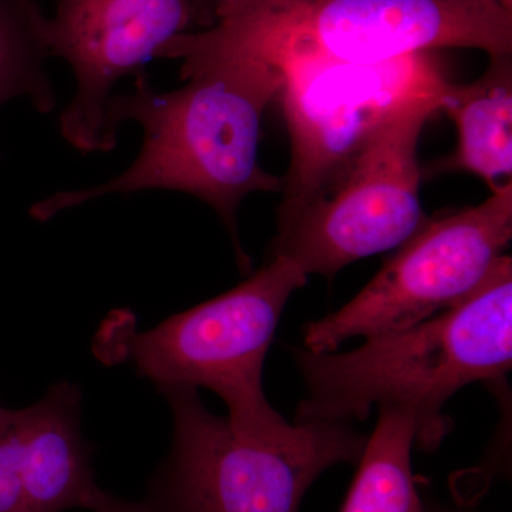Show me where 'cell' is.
<instances>
[{"mask_svg": "<svg viewBox=\"0 0 512 512\" xmlns=\"http://www.w3.org/2000/svg\"><path fill=\"white\" fill-rule=\"evenodd\" d=\"M161 57L183 62V87L157 92L140 74L133 93L113 96L107 106L106 128L114 143L124 121L143 128L137 160L107 183L37 202L30 210L33 218L47 221L104 195L180 191L211 205L237 242V211L244 198L282 190V178L266 173L258 154L262 117L284 87L281 70L205 45L191 32L178 36Z\"/></svg>", "mask_w": 512, "mask_h": 512, "instance_id": "obj_1", "label": "cell"}, {"mask_svg": "<svg viewBox=\"0 0 512 512\" xmlns=\"http://www.w3.org/2000/svg\"><path fill=\"white\" fill-rule=\"evenodd\" d=\"M306 399L295 423L365 420L373 407H409L416 443L434 450L450 431L444 404L474 382L503 379L512 362V261L501 256L463 302L412 328L367 338L348 353L295 350Z\"/></svg>", "mask_w": 512, "mask_h": 512, "instance_id": "obj_2", "label": "cell"}, {"mask_svg": "<svg viewBox=\"0 0 512 512\" xmlns=\"http://www.w3.org/2000/svg\"><path fill=\"white\" fill-rule=\"evenodd\" d=\"M205 45L281 70L377 63L436 49L512 55V10L497 0H221Z\"/></svg>", "mask_w": 512, "mask_h": 512, "instance_id": "obj_3", "label": "cell"}, {"mask_svg": "<svg viewBox=\"0 0 512 512\" xmlns=\"http://www.w3.org/2000/svg\"><path fill=\"white\" fill-rule=\"evenodd\" d=\"M295 262L272 255L237 288L136 333L111 320L101 332L99 355L133 363L158 390L207 387L224 400L239 436L278 440L293 424L276 413L262 389L266 353L286 302L306 284Z\"/></svg>", "mask_w": 512, "mask_h": 512, "instance_id": "obj_4", "label": "cell"}, {"mask_svg": "<svg viewBox=\"0 0 512 512\" xmlns=\"http://www.w3.org/2000/svg\"><path fill=\"white\" fill-rule=\"evenodd\" d=\"M170 403L174 441L151 483L153 512H298L320 474L359 463L367 439L342 421L293 423L288 436H239L190 386L160 390Z\"/></svg>", "mask_w": 512, "mask_h": 512, "instance_id": "obj_5", "label": "cell"}, {"mask_svg": "<svg viewBox=\"0 0 512 512\" xmlns=\"http://www.w3.org/2000/svg\"><path fill=\"white\" fill-rule=\"evenodd\" d=\"M281 72L291 163L278 229L322 197L400 111L443 100L451 84L430 53L377 63L299 62Z\"/></svg>", "mask_w": 512, "mask_h": 512, "instance_id": "obj_6", "label": "cell"}, {"mask_svg": "<svg viewBox=\"0 0 512 512\" xmlns=\"http://www.w3.org/2000/svg\"><path fill=\"white\" fill-rule=\"evenodd\" d=\"M512 238V183L476 207L427 218L356 298L308 323L306 349L335 352L356 336L412 328L468 298L504 256Z\"/></svg>", "mask_w": 512, "mask_h": 512, "instance_id": "obj_7", "label": "cell"}, {"mask_svg": "<svg viewBox=\"0 0 512 512\" xmlns=\"http://www.w3.org/2000/svg\"><path fill=\"white\" fill-rule=\"evenodd\" d=\"M443 100H423L393 117L322 197L284 229L272 255L305 275L332 279L346 266L400 247L427 220L417 148Z\"/></svg>", "mask_w": 512, "mask_h": 512, "instance_id": "obj_8", "label": "cell"}, {"mask_svg": "<svg viewBox=\"0 0 512 512\" xmlns=\"http://www.w3.org/2000/svg\"><path fill=\"white\" fill-rule=\"evenodd\" d=\"M192 30V0H56L46 22L47 49L76 77V94L60 117L63 137L86 153L116 147L106 128L114 86L128 74H143L150 60Z\"/></svg>", "mask_w": 512, "mask_h": 512, "instance_id": "obj_9", "label": "cell"}, {"mask_svg": "<svg viewBox=\"0 0 512 512\" xmlns=\"http://www.w3.org/2000/svg\"><path fill=\"white\" fill-rule=\"evenodd\" d=\"M30 512L90 510L100 491L80 433V392L59 383L45 399L16 410Z\"/></svg>", "mask_w": 512, "mask_h": 512, "instance_id": "obj_10", "label": "cell"}, {"mask_svg": "<svg viewBox=\"0 0 512 512\" xmlns=\"http://www.w3.org/2000/svg\"><path fill=\"white\" fill-rule=\"evenodd\" d=\"M441 111L454 121L456 150L434 161L430 173L477 175L498 190L512 183V55L490 57L474 82L450 84Z\"/></svg>", "mask_w": 512, "mask_h": 512, "instance_id": "obj_11", "label": "cell"}, {"mask_svg": "<svg viewBox=\"0 0 512 512\" xmlns=\"http://www.w3.org/2000/svg\"><path fill=\"white\" fill-rule=\"evenodd\" d=\"M416 437L413 410L379 407V421L340 512H424L412 473Z\"/></svg>", "mask_w": 512, "mask_h": 512, "instance_id": "obj_12", "label": "cell"}, {"mask_svg": "<svg viewBox=\"0 0 512 512\" xmlns=\"http://www.w3.org/2000/svg\"><path fill=\"white\" fill-rule=\"evenodd\" d=\"M46 22L39 0H0V106L28 97L40 113L55 109Z\"/></svg>", "mask_w": 512, "mask_h": 512, "instance_id": "obj_13", "label": "cell"}, {"mask_svg": "<svg viewBox=\"0 0 512 512\" xmlns=\"http://www.w3.org/2000/svg\"><path fill=\"white\" fill-rule=\"evenodd\" d=\"M0 512H30L13 410L0 409Z\"/></svg>", "mask_w": 512, "mask_h": 512, "instance_id": "obj_14", "label": "cell"}, {"mask_svg": "<svg viewBox=\"0 0 512 512\" xmlns=\"http://www.w3.org/2000/svg\"><path fill=\"white\" fill-rule=\"evenodd\" d=\"M93 512H153L147 503H131L101 490L94 498Z\"/></svg>", "mask_w": 512, "mask_h": 512, "instance_id": "obj_15", "label": "cell"}, {"mask_svg": "<svg viewBox=\"0 0 512 512\" xmlns=\"http://www.w3.org/2000/svg\"><path fill=\"white\" fill-rule=\"evenodd\" d=\"M221 0H192L197 18V30L210 28L214 23L215 9Z\"/></svg>", "mask_w": 512, "mask_h": 512, "instance_id": "obj_16", "label": "cell"}, {"mask_svg": "<svg viewBox=\"0 0 512 512\" xmlns=\"http://www.w3.org/2000/svg\"><path fill=\"white\" fill-rule=\"evenodd\" d=\"M424 512H471V511H463V510H454V508L444 507V505H429V507H424Z\"/></svg>", "mask_w": 512, "mask_h": 512, "instance_id": "obj_17", "label": "cell"}, {"mask_svg": "<svg viewBox=\"0 0 512 512\" xmlns=\"http://www.w3.org/2000/svg\"><path fill=\"white\" fill-rule=\"evenodd\" d=\"M503 8L512 10V0H497Z\"/></svg>", "mask_w": 512, "mask_h": 512, "instance_id": "obj_18", "label": "cell"}]
</instances>
